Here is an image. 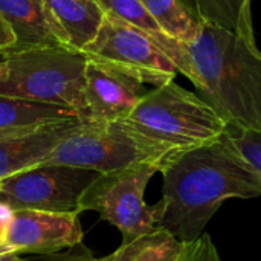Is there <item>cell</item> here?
Returning <instances> with one entry per match:
<instances>
[{"instance_id": "cell-1", "label": "cell", "mask_w": 261, "mask_h": 261, "mask_svg": "<svg viewBox=\"0 0 261 261\" xmlns=\"http://www.w3.org/2000/svg\"><path fill=\"white\" fill-rule=\"evenodd\" d=\"M199 95L228 122L261 132V50L257 40L205 23L196 38L148 34Z\"/></svg>"}, {"instance_id": "cell-2", "label": "cell", "mask_w": 261, "mask_h": 261, "mask_svg": "<svg viewBox=\"0 0 261 261\" xmlns=\"http://www.w3.org/2000/svg\"><path fill=\"white\" fill-rule=\"evenodd\" d=\"M161 228L182 243L197 240L223 202L261 196V179L231 150L223 136L185 150L162 168Z\"/></svg>"}, {"instance_id": "cell-3", "label": "cell", "mask_w": 261, "mask_h": 261, "mask_svg": "<svg viewBox=\"0 0 261 261\" xmlns=\"http://www.w3.org/2000/svg\"><path fill=\"white\" fill-rule=\"evenodd\" d=\"M185 151L159 142L119 121H80L41 165H63L109 173L142 162L165 164ZM40 167V165H38Z\"/></svg>"}, {"instance_id": "cell-4", "label": "cell", "mask_w": 261, "mask_h": 261, "mask_svg": "<svg viewBox=\"0 0 261 261\" xmlns=\"http://www.w3.org/2000/svg\"><path fill=\"white\" fill-rule=\"evenodd\" d=\"M6 64L0 96L55 104L73 110L86 121V66L83 52L66 46H47L2 55Z\"/></svg>"}, {"instance_id": "cell-5", "label": "cell", "mask_w": 261, "mask_h": 261, "mask_svg": "<svg viewBox=\"0 0 261 261\" xmlns=\"http://www.w3.org/2000/svg\"><path fill=\"white\" fill-rule=\"evenodd\" d=\"M125 121L138 132L179 150L217 142L228 128L213 106L174 80L147 92Z\"/></svg>"}, {"instance_id": "cell-6", "label": "cell", "mask_w": 261, "mask_h": 261, "mask_svg": "<svg viewBox=\"0 0 261 261\" xmlns=\"http://www.w3.org/2000/svg\"><path fill=\"white\" fill-rule=\"evenodd\" d=\"M164 168L159 162H142L127 168L99 173L83 193L80 213L95 211L101 220L109 222L122 234V242H130L151 232L161 225L164 205L159 200L147 205L144 194L150 179Z\"/></svg>"}, {"instance_id": "cell-7", "label": "cell", "mask_w": 261, "mask_h": 261, "mask_svg": "<svg viewBox=\"0 0 261 261\" xmlns=\"http://www.w3.org/2000/svg\"><path fill=\"white\" fill-rule=\"evenodd\" d=\"M83 54L89 61L154 87L174 80L177 75L171 60L147 32L107 14L96 37L83 49Z\"/></svg>"}, {"instance_id": "cell-8", "label": "cell", "mask_w": 261, "mask_h": 261, "mask_svg": "<svg viewBox=\"0 0 261 261\" xmlns=\"http://www.w3.org/2000/svg\"><path fill=\"white\" fill-rule=\"evenodd\" d=\"M99 173L63 167L40 165L0 180V203L9 211L35 210L80 214V199Z\"/></svg>"}, {"instance_id": "cell-9", "label": "cell", "mask_w": 261, "mask_h": 261, "mask_svg": "<svg viewBox=\"0 0 261 261\" xmlns=\"http://www.w3.org/2000/svg\"><path fill=\"white\" fill-rule=\"evenodd\" d=\"M76 213L12 210L3 225L0 245L11 254L52 255L83 243Z\"/></svg>"}, {"instance_id": "cell-10", "label": "cell", "mask_w": 261, "mask_h": 261, "mask_svg": "<svg viewBox=\"0 0 261 261\" xmlns=\"http://www.w3.org/2000/svg\"><path fill=\"white\" fill-rule=\"evenodd\" d=\"M80 121L70 118L0 130V180L41 165Z\"/></svg>"}, {"instance_id": "cell-11", "label": "cell", "mask_w": 261, "mask_h": 261, "mask_svg": "<svg viewBox=\"0 0 261 261\" xmlns=\"http://www.w3.org/2000/svg\"><path fill=\"white\" fill-rule=\"evenodd\" d=\"M145 93L139 80L87 60L84 86L86 121L125 119Z\"/></svg>"}, {"instance_id": "cell-12", "label": "cell", "mask_w": 261, "mask_h": 261, "mask_svg": "<svg viewBox=\"0 0 261 261\" xmlns=\"http://www.w3.org/2000/svg\"><path fill=\"white\" fill-rule=\"evenodd\" d=\"M41 3L57 41L80 52L93 41L106 17L96 0H41Z\"/></svg>"}, {"instance_id": "cell-13", "label": "cell", "mask_w": 261, "mask_h": 261, "mask_svg": "<svg viewBox=\"0 0 261 261\" xmlns=\"http://www.w3.org/2000/svg\"><path fill=\"white\" fill-rule=\"evenodd\" d=\"M0 26L12 37L0 55L60 44L47 26L41 0H0Z\"/></svg>"}, {"instance_id": "cell-14", "label": "cell", "mask_w": 261, "mask_h": 261, "mask_svg": "<svg viewBox=\"0 0 261 261\" xmlns=\"http://www.w3.org/2000/svg\"><path fill=\"white\" fill-rule=\"evenodd\" d=\"M162 34L179 41H191L205 24L188 0H141Z\"/></svg>"}, {"instance_id": "cell-15", "label": "cell", "mask_w": 261, "mask_h": 261, "mask_svg": "<svg viewBox=\"0 0 261 261\" xmlns=\"http://www.w3.org/2000/svg\"><path fill=\"white\" fill-rule=\"evenodd\" d=\"M184 245L171 232L158 226L122 245L107 257L96 261H177Z\"/></svg>"}, {"instance_id": "cell-16", "label": "cell", "mask_w": 261, "mask_h": 261, "mask_svg": "<svg viewBox=\"0 0 261 261\" xmlns=\"http://www.w3.org/2000/svg\"><path fill=\"white\" fill-rule=\"evenodd\" d=\"M70 118H78V115L67 107L21 98L0 96V130L29 127Z\"/></svg>"}, {"instance_id": "cell-17", "label": "cell", "mask_w": 261, "mask_h": 261, "mask_svg": "<svg viewBox=\"0 0 261 261\" xmlns=\"http://www.w3.org/2000/svg\"><path fill=\"white\" fill-rule=\"evenodd\" d=\"M194 6L205 23L255 40L252 0H194Z\"/></svg>"}, {"instance_id": "cell-18", "label": "cell", "mask_w": 261, "mask_h": 261, "mask_svg": "<svg viewBox=\"0 0 261 261\" xmlns=\"http://www.w3.org/2000/svg\"><path fill=\"white\" fill-rule=\"evenodd\" d=\"M104 14L122 20L147 34H159L161 29L141 0H96Z\"/></svg>"}, {"instance_id": "cell-19", "label": "cell", "mask_w": 261, "mask_h": 261, "mask_svg": "<svg viewBox=\"0 0 261 261\" xmlns=\"http://www.w3.org/2000/svg\"><path fill=\"white\" fill-rule=\"evenodd\" d=\"M223 139L231 150L261 179V132L228 125Z\"/></svg>"}, {"instance_id": "cell-20", "label": "cell", "mask_w": 261, "mask_h": 261, "mask_svg": "<svg viewBox=\"0 0 261 261\" xmlns=\"http://www.w3.org/2000/svg\"><path fill=\"white\" fill-rule=\"evenodd\" d=\"M177 261H222L211 237L202 234L197 240L185 243Z\"/></svg>"}, {"instance_id": "cell-21", "label": "cell", "mask_w": 261, "mask_h": 261, "mask_svg": "<svg viewBox=\"0 0 261 261\" xmlns=\"http://www.w3.org/2000/svg\"><path fill=\"white\" fill-rule=\"evenodd\" d=\"M46 261H96V258L92 255V252L81 245L67 249L66 252H58V254H52L49 255V258Z\"/></svg>"}, {"instance_id": "cell-22", "label": "cell", "mask_w": 261, "mask_h": 261, "mask_svg": "<svg viewBox=\"0 0 261 261\" xmlns=\"http://www.w3.org/2000/svg\"><path fill=\"white\" fill-rule=\"evenodd\" d=\"M12 44V37L0 26V54Z\"/></svg>"}, {"instance_id": "cell-23", "label": "cell", "mask_w": 261, "mask_h": 261, "mask_svg": "<svg viewBox=\"0 0 261 261\" xmlns=\"http://www.w3.org/2000/svg\"><path fill=\"white\" fill-rule=\"evenodd\" d=\"M0 261H21L20 260V257L17 255V254H2L0 255Z\"/></svg>"}, {"instance_id": "cell-24", "label": "cell", "mask_w": 261, "mask_h": 261, "mask_svg": "<svg viewBox=\"0 0 261 261\" xmlns=\"http://www.w3.org/2000/svg\"><path fill=\"white\" fill-rule=\"evenodd\" d=\"M5 73H6V64L3 60H0V81L5 78Z\"/></svg>"}]
</instances>
